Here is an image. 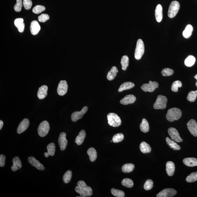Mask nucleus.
<instances>
[{"mask_svg":"<svg viewBox=\"0 0 197 197\" xmlns=\"http://www.w3.org/2000/svg\"><path fill=\"white\" fill-rule=\"evenodd\" d=\"M135 86L134 83L131 82H124L120 85L118 89L119 92H121L123 91L131 89Z\"/></svg>","mask_w":197,"mask_h":197,"instance_id":"27","label":"nucleus"},{"mask_svg":"<svg viewBox=\"0 0 197 197\" xmlns=\"http://www.w3.org/2000/svg\"><path fill=\"white\" fill-rule=\"evenodd\" d=\"M4 125V122L1 120H0V130H1Z\"/></svg>","mask_w":197,"mask_h":197,"instance_id":"51","label":"nucleus"},{"mask_svg":"<svg viewBox=\"0 0 197 197\" xmlns=\"http://www.w3.org/2000/svg\"><path fill=\"white\" fill-rule=\"evenodd\" d=\"M22 0H16V3L14 6V9L15 11L16 12H20L23 6Z\"/></svg>","mask_w":197,"mask_h":197,"instance_id":"47","label":"nucleus"},{"mask_svg":"<svg viewBox=\"0 0 197 197\" xmlns=\"http://www.w3.org/2000/svg\"><path fill=\"white\" fill-rule=\"evenodd\" d=\"M45 10V7L43 6L42 5H37L35 6L33 9V12L35 14H39L41 12L44 11Z\"/></svg>","mask_w":197,"mask_h":197,"instance_id":"44","label":"nucleus"},{"mask_svg":"<svg viewBox=\"0 0 197 197\" xmlns=\"http://www.w3.org/2000/svg\"><path fill=\"white\" fill-rule=\"evenodd\" d=\"M194 78L195 79H196L197 81L196 82V86L197 87V74L195 75L194 76Z\"/></svg>","mask_w":197,"mask_h":197,"instance_id":"53","label":"nucleus"},{"mask_svg":"<svg viewBox=\"0 0 197 197\" xmlns=\"http://www.w3.org/2000/svg\"><path fill=\"white\" fill-rule=\"evenodd\" d=\"M88 110V107L85 106L82 108L80 111H75L73 112L71 115V120L74 122H75L77 120L82 118L85 113H86Z\"/></svg>","mask_w":197,"mask_h":197,"instance_id":"10","label":"nucleus"},{"mask_svg":"<svg viewBox=\"0 0 197 197\" xmlns=\"http://www.w3.org/2000/svg\"><path fill=\"white\" fill-rule=\"evenodd\" d=\"M180 8L179 2L177 1H172L169 6L168 16L170 18H173L176 16Z\"/></svg>","mask_w":197,"mask_h":197,"instance_id":"7","label":"nucleus"},{"mask_svg":"<svg viewBox=\"0 0 197 197\" xmlns=\"http://www.w3.org/2000/svg\"><path fill=\"white\" fill-rule=\"evenodd\" d=\"M86 137V133L84 130H82L79 133L78 135L76 137L75 143L78 145H80L83 143L84 140Z\"/></svg>","mask_w":197,"mask_h":197,"instance_id":"24","label":"nucleus"},{"mask_svg":"<svg viewBox=\"0 0 197 197\" xmlns=\"http://www.w3.org/2000/svg\"><path fill=\"white\" fill-rule=\"evenodd\" d=\"M136 100L135 96L133 95H128L122 99L120 101V103L123 105H128L130 104L133 103Z\"/></svg>","mask_w":197,"mask_h":197,"instance_id":"17","label":"nucleus"},{"mask_svg":"<svg viewBox=\"0 0 197 197\" xmlns=\"http://www.w3.org/2000/svg\"><path fill=\"white\" fill-rule=\"evenodd\" d=\"M166 140L168 145L172 149L174 150H180L181 149V147L179 145L176 143L175 141L170 140L169 137H166Z\"/></svg>","mask_w":197,"mask_h":197,"instance_id":"29","label":"nucleus"},{"mask_svg":"<svg viewBox=\"0 0 197 197\" xmlns=\"http://www.w3.org/2000/svg\"><path fill=\"white\" fill-rule=\"evenodd\" d=\"M72 178V172L69 170L66 172L63 177V181L66 184L69 182Z\"/></svg>","mask_w":197,"mask_h":197,"instance_id":"37","label":"nucleus"},{"mask_svg":"<svg viewBox=\"0 0 197 197\" xmlns=\"http://www.w3.org/2000/svg\"><path fill=\"white\" fill-rule=\"evenodd\" d=\"M166 171L169 176H173L175 171V165L172 161L167 162L166 164Z\"/></svg>","mask_w":197,"mask_h":197,"instance_id":"22","label":"nucleus"},{"mask_svg":"<svg viewBox=\"0 0 197 197\" xmlns=\"http://www.w3.org/2000/svg\"><path fill=\"white\" fill-rule=\"evenodd\" d=\"M197 97V90L191 91L189 92L187 96V99L191 102H195Z\"/></svg>","mask_w":197,"mask_h":197,"instance_id":"39","label":"nucleus"},{"mask_svg":"<svg viewBox=\"0 0 197 197\" xmlns=\"http://www.w3.org/2000/svg\"><path fill=\"white\" fill-rule=\"evenodd\" d=\"M49 19V16L47 14H43L38 17V20L39 22H45Z\"/></svg>","mask_w":197,"mask_h":197,"instance_id":"49","label":"nucleus"},{"mask_svg":"<svg viewBox=\"0 0 197 197\" xmlns=\"http://www.w3.org/2000/svg\"><path fill=\"white\" fill-rule=\"evenodd\" d=\"M88 155H89L90 160L91 162L95 161L97 157V151L94 148H91L88 150L87 152Z\"/></svg>","mask_w":197,"mask_h":197,"instance_id":"28","label":"nucleus"},{"mask_svg":"<svg viewBox=\"0 0 197 197\" xmlns=\"http://www.w3.org/2000/svg\"><path fill=\"white\" fill-rule=\"evenodd\" d=\"M158 87L159 85L158 82L149 81V83L143 84L141 87V89L145 92H153L156 88H158Z\"/></svg>","mask_w":197,"mask_h":197,"instance_id":"8","label":"nucleus"},{"mask_svg":"<svg viewBox=\"0 0 197 197\" xmlns=\"http://www.w3.org/2000/svg\"><path fill=\"white\" fill-rule=\"evenodd\" d=\"M153 186V182L152 180L148 179L145 182L144 184V188L146 190H149L152 188Z\"/></svg>","mask_w":197,"mask_h":197,"instance_id":"45","label":"nucleus"},{"mask_svg":"<svg viewBox=\"0 0 197 197\" xmlns=\"http://www.w3.org/2000/svg\"><path fill=\"white\" fill-rule=\"evenodd\" d=\"M13 165L11 167V169L13 172L20 169L22 167L21 160L18 157H15L13 160Z\"/></svg>","mask_w":197,"mask_h":197,"instance_id":"20","label":"nucleus"},{"mask_svg":"<svg viewBox=\"0 0 197 197\" xmlns=\"http://www.w3.org/2000/svg\"><path fill=\"white\" fill-rule=\"evenodd\" d=\"M188 129L189 132L195 137H197V123L193 119H191L187 123Z\"/></svg>","mask_w":197,"mask_h":197,"instance_id":"14","label":"nucleus"},{"mask_svg":"<svg viewBox=\"0 0 197 197\" xmlns=\"http://www.w3.org/2000/svg\"><path fill=\"white\" fill-rule=\"evenodd\" d=\"M40 26L37 21H34L32 22L30 25V31L32 34H37L40 31Z\"/></svg>","mask_w":197,"mask_h":197,"instance_id":"21","label":"nucleus"},{"mask_svg":"<svg viewBox=\"0 0 197 197\" xmlns=\"http://www.w3.org/2000/svg\"><path fill=\"white\" fill-rule=\"evenodd\" d=\"M168 133L171 138L174 141L177 142V143H181L183 141L182 139L180 137L178 131L175 128H169L168 129Z\"/></svg>","mask_w":197,"mask_h":197,"instance_id":"9","label":"nucleus"},{"mask_svg":"<svg viewBox=\"0 0 197 197\" xmlns=\"http://www.w3.org/2000/svg\"><path fill=\"white\" fill-rule=\"evenodd\" d=\"M177 194L176 191L172 188H166L163 189L157 194V197H172Z\"/></svg>","mask_w":197,"mask_h":197,"instance_id":"11","label":"nucleus"},{"mask_svg":"<svg viewBox=\"0 0 197 197\" xmlns=\"http://www.w3.org/2000/svg\"><path fill=\"white\" fill-rule=\"evenodd\" d=\"M140 129L142 132L146 133L148 132L149 130V123L145 119L142 120V122L140 125Z\"/></svg>","mask_w":197,"mask_h":197,"instance_id":"32","label":"nucleus"},{"mask_svg":"<svg viewBox=\"0 0 197 197\" xmlns=\"http://www.w3.org/2000/svg\"><path fill=\"white\" fill-rule=\"evenodd\" d=\"M195 62V58L193 56L190 55L184 61V64L187 67H191L194 64Z\"/></svg>","mask_w":197,"mask_h":197,"instance_id":"34","label":"nucleus"},{"mask_svg":"<svg viewBox=\"0 0 197 197\" xmlns=\"http://www.w3.org/2000/svg\"><path fill=\"white\" fill-rule=\"evenodd\" d=\"M181 115L182 112L181 110L177 108H173L168 111L166 117L169 121L173 122L179 120Z\"/></svg>","mask_w":197,"mask_h":197,"instance_id":"2","label":"nucleus"},{"mask_svg":"<svg viewBox=\"0 0 197 197\" xmlns=\"http://www.w3.org/2000/svg\"><path fill=\"white\" fill-rule=\"evenodd\" d=\"M145 52V46L144 43L141 39H138L137 41L136 47L134 56L137 60H139L141 59Z\"/></svg>","mask_w":197,"mask_h":197,"instance_id":"4","label":"nucleus"},{"mask_svg":"<svg viewBox=\"0 0 197 197\" xmlns=\"http://www.w3.org/2000/svg\"><path fill=\"white\" fill-rule=\"evenodd\" d=\"M29 121L28 119L25 118L21 122L18 126L17 132L18 134H20L27 130L29 126Z\"/></svg>","mask_w":197,"mask_h":197,"instance_id":"15","label":"nucleus"},{"mask_svg":"<svg viewBox=\"0 0 197 197\" xmlns=\"http://www.w3.org/2000/svg\"><path fill=\"white\" fill-rule=\"evenodd\" d=\"M167 101V97L160 95L157 97L156 101L154 103L153 107L155 109H164L166 107Z\"/></svg>","mask_w":197,"mask_h":197,"instance_id":"5","label":"nucleus"},{"mask_svg":"<svg viewBox=\"0 0 197 197\" xmlns=\"http://www.w3.org/2000/svg\"><path fill=\"white\" fill-rule=\"evenodd\" d=\"M185 165L189 167H194L197 166V159L195 158H186L183 160Z\"/></svg>","mask_w":197,"mask_h":197,"instance_id":"25","label":"nucleus"},{"mask_svg":"<svg viewBox=\"0 0 197 197\" xmlns=\"http://www.w3.org/2000/svg\"><path fill=\"white\" fill-rule=\"evenodd\" d=\"M110 141H111V142H112V140H111Z\"/></svg>","mask_w":197,"mask_h":197,"instance_id":"54","label":"nucleus"},{"mask_svg":"<svg viewBox=\"0 0 197 197\" xmlns=\"http://www.w3.org/2000/svg\"><path fill=\"white\" fill-rule=\"evenodd\" d=\"M122 184L125 187L130 188L134 186L133 182L129 178H125L122 181Z\"/></svg>","mask_w":197,"mask_h":197,"instance_id":"38","label":"nucleus"},{"mask_svg":"<svg viewBox=\"0 0 197 197\" xmlns=\"http://www.w3.org/2000/svg\"><path fill=\"white\" fill-rule=\"evenodd\" d=\"M140 149L143 153H149L151 151V148L149 144L145 142H142L140 145Z\"/></svg>","mask_w":197,"mask_h":197,"instance_id":"30","label":"nucleus"},{"mask_svg":"<svg viewBox=\"0 0 197 197\" xmlns=\"http://www.w3.org/2000/svg\"><path fill=\"white\" fill-rule=\"evenodd\" d=\"M135 166L134 164L131 163L126 164L124 165L122 168V172L125 173H129L133 170Z\"/></svg>","mask_w":197,"mask_h":197,"instance_id":"33","label":"nucleus"},{"mask_svg":"<svg viewBox=\"0 0 197 197\" xmlns=\"http://www.w3.org/2000/svg\"><path fill=\"white\" fill-rule=\"evenodd\" d=\"M29 162L32 165L36 168L38 170H44L45 168L43 165L39 162V161L33 157H29L28 158Z\"/></svg>","mask_w":197,"mask_h":197,"instance_id":"16","label":"nucleus"},{"mask_svg":"<svg viewBox=\"0 0 197 197\" xmlns=\"http://www.w3.org/2000/svg\"><path fill=\"white\" fill-rule=\"evenodd\" d=\"M23 4L24 8L26 10H29L32 5V2L31 0H23Z\"/></svg>","mask_w":197,"mask_h":197,"instance_id":"48","label":"nucleus"},{"mask_svg":"<svg viewBox=\"0 0 197 197\" xmlns=\"http://www.w3.org/2000/svg\"><path fill=\"white\" fill-rule=\"evenodd\" d=\"M124 138V136L123 134H117L113 137L112 141L113 143H120V142L122 141Z\"/></svg>","mask_w":197,"mask_h":197,"instance_id":"42","label":"nucleus"},{"mask_svg":"<svg viewBox=\"0 0 197 197\" xmlns=\"http://www.w3.org/2000/svg\"><path fill=\"white\" fill-rule=\"evenodd\" d=\"M174 71L170 68H165L163 69L161 71V74L164 76H169L172 75L173 74Z\"/></svg>","mask_w":197,"mask_h":197,"instance_id":"46","label":"nucleus"},{"mask_svg":"<svg viewBox=\"0 0 197 197\" xmlns=\"http://www.w3.org/2000/svg\"><path fill=\"white\" fill-rule=\"evenodd\" d=\"M58 143L61 150H65L68 144V140L66 139V134L65 132L61 133L59 134Z\"/></svg>","mask_w":197,"mask_h":197,"instance_id":"13","label":"nucleus"},{"mask_svg":"<svg viewBox=\"0 0 197 197\" xmlns=\"http://www.w3.org/2000/svg\"><path fill=\"white\" fill-rule=\"evenodd\" d=\"M48 87L46 85H43L39 88L37 93L38 98L40 99L45 98L47 95Z\"/></svg>","mask_w":197,"mask_h":197,"instance_id":"19","label":"nucleus"},{"mask_svg":"<svg viewBox=\"0 0 197 197\" xmlns=\"http://www.w3.org/2000/svg\"><path fill=\"white\" fill-rule=\"evenodd\" d=\"M118 72V69L117 67L115 66L113 67L107 75V79L110 81L114 80Z\"/></svg>","mask_w":197,"mask_h":197,"instance_id":"26","label":"nucleus"},{"mask_svg":"<svg viewBox=\"0 0 197 197\" xmlns=\"http://www.w3.org/2000/svg\"><path fill=\"white\" fill-rule=\"evenodd\" d=\"M155 19L157 22H161L163 19V8L160 4L157 6L155 9Z\"/></svg>","mask_w":197,"mask_h":197,"instance_id":"18","label":"nucleus"},{"mask_svg":"<svg viewBox=\"0 0 197 197\" xmlns=\"http://www.w3.org/2000/svg\"><path fill=\"white\" fill-rule=\"evenodd\" d=\"M6 157L5 155H0V166L3 167L5 164Z\"/></svg>","mask_w":197,"mask_h":197,"instance_id":"50","label":"nucleus"},{"mask_svg":"<svg viewBox=\"0 0 197 197\" xmlns=\"http://www.w3.org/2000/svg\"><path fill=\"white\" fill-rule=\"evenodd\" d=\"M111 192L114 196L117 197H123L125 196L124 192L122 191L118 190L115 188H112Z\"/></svg>","mask_w":197,"mask_h":197,"instance_id":"43","label":"nucleus"},{"mask_svg":"<svg viewBox=\"0 0 197 197\" xmlns=\"http://www.w3.org/2000/svg\"><path fill=\"white\" fill-rule=\"evenodd\" d=\"M14 23L15 26L18 29L19 32H23L25 29V26L24 23V19L22 18H17L15 20Z\"/></svg>","mask_w":197,"mask_h":197,"instance_id":"23","label":"nucleus"},{"mask_svg":"<svg viewBox=\"0 0 197 197\" xmlns=\"http://www.w3.org/2000/svg\"><path fill=\"white\" fill-rule=\"evenodd\" d=\"M182 86V83L180 81H176L172 84V91L174 92H177L178 91V88L181 87Z\"/></svg>","mask_w":197,"mask_h":197,"instance_id":"41","label":"nucleus"},{"mask_svg":"<svg viewBox=\"0 0 197 197\" xmlns=\"http://www.w3.org/2000/svg\"><path fill=\"white\" fill-rule=\"evenodd\" d=\"M50 125L48 122L44 120L39 124L38 128V132L39 136L43 137L48 133L50 130Z\"/></svg>","mask_w":197,"mask_h":197,"instance_id":"6","label":"nucleus"},{"mask_svg":"<svg viewBox=\"0 0 197 197\" xmlns=\"http://www.w3.org/2000/svg\"><path fill=\"white\" fill-rule=\"evenodd\" d=\"M44 155H45V156L46 157V158H48V157L49 156L48 152H45V153H44Z\"/></svg>","mask_w":197,"mask_h":197,"instance_id":"52","label":"nucleus"},{"mask_svg":"<svg viewBox=\"0 0 197 197\" xmlns=\"http://www.w3.org/2000/svg\"><path fill=\"white\" fill-rule=\"evenodd\" d=\"M75 191L80 195L77 197L91 196L92 195V189L91 187L87 185L85 181H80L78 182L77 186L75 188Z\"/></svg>","mask_w":197,"mask_h":197,"instance_id":"1","label":"nucleus"},{"mask_svg":"<svg viewBox=\"0 0 197 197\" xmlns=\"http://www.w3.org/2000/svg\"><path fill=\"white\" fill-rule=\"evenodd\" d=\"M68 85L66 81L61 80L58 85L57 92L60 96H63L68 91Z\"/></svg>","mask_w":197,"mask_h":197,"instance_id":"12","label":"nucleus"},{"mask_svg":"<svg viewBox=\"0 0 197 197\" xmlns=\"http://www.w3.org/2000/svg\"><path fill=\"white\" fill-rule=\"evenodd\" d=\"M108 123L110 126L117 127L121 125L122 121L120 117L117 114L110 113L107 115Z\"/></svg>","mask_w":197,"mask_h":197,"instance_id":"3","label":"nucleus"},{"mask_svg":"<svg viewBox=\"0 0 197 197\" xmlns=\"http://www.w3.org/2000/svg\"><path fill=\"white\" fill-rule=\"evenodd\" d=\"M186 181L188 183H193L197 181V172L192 173L186 178Z\"/></svg>","mask_w":197,"mask_h":197,"instance_id":"40","label":"nucleus"},{"mask_svg":"<svg viewBox=\"0 0 197 197\" xmlns=\"http://www.w3.org/2000/svg\"><path fill=\"white\" fill-rule=\"evenodd\" d=\"M121 64L122 69L123 71H126L129 64V58L127 56L125 55L122 56L121 59Z\"/></svg>","mask_w":197,"mask_h":197,"instance_id":"35","label":"nucleus"},{"mask_svg":"<svg viewBox=\"0 0 197 197\" xmlns=\"http://www.w3.org/2000/svg\"><path fill=\"white\" fill-rule=\"evenodd\" d=\"M48 153L49 155L53 156L54 155L56 151V146L54 143H51L48 145L47 146Z\"/></svg>","mask_w":197,"mask_h":197,"instance_id":"36","label":"nucleus"},{"mask_svg":"<svg viewBox=\"0 0 197 197\" xmlns=\"http://www.w3.org/2000/svg\"><path fill=\"white\" fill-rule=\"evenodd\" d=\"M193 30V27L191 25H190V24L186 26L184 31L183 32V37L186 39H188L191 36Z\"/></svg>","mask_w":197,"mask_h":197,"instance_id":"31","label":"nucleus"}]
</instances>
